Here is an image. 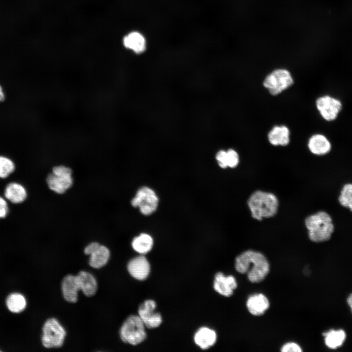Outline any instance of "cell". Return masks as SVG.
<instances>
[{
    "instance_id": "6da1fadb",
    "label": "cell",
    "mask_w": 352,
    "mask_h": 352,
    "mask_svg": "<svg viewBox=\"0 0 352 352\" xmlns=\"http://www.w3.org/2000/svg\"><path fill=\"white\" fill-rule=\"evenodd\" d=\"M235 268L238 272L246 274L251 282L256 283L266 277L269 271V264L262 253L249 250L236 257Z\"/></svg>"
},
{
    "instance_id": "7a4b0ae2",
    "label": "cell",
    "mask_w": 352,
    "mask_h": 352,
    "mask_svg": "<svg viewBox=\"0 0 352 352\" xmlns=\"http://www.w3.org/2000/svg\"><path fill=\"white\" fill-rule=\"evenodd\" d=\"M309 239L315 242L329 240L334 231L331 217L325 211H319L305 219Z\"/></svg>"
},
{
    "instance_id": "3957f363",
    "label": "cell",
    "mask_w": 352,
    "mask_h": 352,
    "mask_svg": "<svg viewBox=\"0 0 352 352\" xmlns=\"http://www.w3.org/2000/svg\"><path fill=\"white\" fill-rule=\"evenodd\" d=\"M247 204L252 217L258 220L274 216L279 205L278 200L273 194L259 190L250 196Z\"/></svg>"
},
{
    "instance_id": "277c9868",
    "label": "cell",
    "mask_w": 352,
    "mask_h": 352,
    "mask_svg": "<svg viewBox=\"0 0 352 352\" xmlns=\"http://www.w3.org/2000/svg\"><path fill=\"white\" fill-rule=\"evenodd\" d=\"M145 325L138 315L129 316L123 323L119 331L120 337L125 343L136 345L146 338Z\"/></svg>"
},
{
    "instance_id": "5b68a950",
    "label": "cell",
    "mask_w": 352,
    "mask_h": 352,
    "mask_svg": "<svg viewBox=\"0 0 352 352\" xmlns=\"http://www.w3.org/2000/svg\"><path fill=\"white\" fill-rule=\"evenodd\" d=\"M41 341L46 348H59L63 345L66 336V331L55 318L46 320L43 327Z\"/></svg>"
},
{
    "instance_id": "8992f818",
    "label": "cell",
    "mask_w": 352,
    "mask_h": 352,
    "mask_svg": "<svg viewBox=\"0 0 352 352\" xmlns=\"http://www.w3.org/2000/svg\"><path fill=\"white\" fill-rule=\"evenodd\" d=\"M46 182L51 191L58 194H64L73 184L71 170L64 165L54 167L52 173L47 176Z\"/></svg>"
},
{
    "instance_id": "52a82bcc",
    "label": "cell",
    "mask_w": 352,
    "mask_h": 352,
    "mask_svg": "<svg viewBox=\"0 0 352 352\" xmlns=\"http://www.w3.org/2000/svg\"><path fill=\"white\" fill-rule=\"evenodd\" d=\"M293 84L290 73L285 69H277L270 73L263 82L264 87L272 95H277Z\"/></svg>"
},
{
    "instance_id": "ba28073f",
    "label": "cell",
    "mask_w": 352,
    "mask_h": 352,
    "mask_svg": "<svg viewBox=\"0 0 352 352\" xmlns=\"http://www.w3.org/2000/svg\"><path fill=\"white\" fill-rule=\"evenodd\" d=\"M131 204L134 207H138L142 214L149 215L156 210L158 198L153 190L144 186L137 191Z\"/></svg>"
},
{
    "instance_id": "9c48e42d",
    "label": "cell",
    "mask_w": 352,
    "mask_h": 352,
    "mask_svg": "<svg viewBox=\"0 0 352 352\" xmlns=\"http://www.w3.org/2000/svg\"><path fill=\"white\" fill-rule=\"evenodd\" d=\"M316 106L321 116L328 121L335 120L342 107L339 100L329 95L319 97L316 101Z\"/></svg>"
},
{
    "instance_id": "30bf717a",
    "label": "cell",
    "mask_w": 352,
    "mask_h": 352,
    "mask_svg": "<svg viewBox=\"0 0 352 352\" xmlns=\"http://www.w3.org/2000/svg\"><path fill=\"white\" fill-rule=\"evenodd\" d=\"M156 305L154 301L148 300L141 304L138 308V316L145 327L149 329L158 327L162 323L160 313L154 311Z\"/></svg>"
},
{
    "instance_id": "8fae6325",
    "label": "cell",
    "mask_w": 352,
    "mask_h": 352,
    "mask_svg": "<svg viewBox=\"0 0 352 352\" xmlns=\"http://www.w3.org/2000/svg\"><path fill=\"white\" fill-rule=\"evenodd\" d=\"M127 269L133 278L138 280H144L149 275L150 265L146 257L138 256L129 261Z\"/></svg>"
},
{
    "instance_id": "7c38bea8",
    "label": "cell",
    "mask_w": 352,
    "mask_h": 352,
    "mask_svg": "<svg viewBox=\"0 0 352 352\" xmlns=\"http://www.w3.org/2000/svg\"><path fill=\"white\" fill-rule=\"evenodd\" d=\"M123 46L136 54L144 52L146 48V41L140 32L132 31L125 35L122 40Z\"/></svg>"
},
{
    "instance_id": "4fadbf2b",
    "label": "cell",
    "mask_w": 352,
    "mask_h": 352,
    "mask_svg": "<svg viewBox=\"0 0 352 352\" xmlns=\"http://www.w3.org/2000/svg\"><path fill=\"white\" fill-rule=\"evenodd\" d=\"M214 288L219 294L225 297L231 296L237 287V281L232 275L225 276L221 272H218L215 276Z\"/></svg>"
},
{
    "instance_id": "5bb4252c",
    "label": "cell",
    "mask_w": 352,
    "mask_h": 352,
    "mask_svg": "<svg viewBox=\"0 0 352 352\" xmlns=\"http://www.w3.org/2000/svg\"><path fill=\"white\" fill-rule=\"evenodd\" d=\"M61 289L66 301L76 303L78 300V292L80 290L77 276L71 274L66 276L62 280Z\"/></svg>"
},
{
    "instance_id": "9a60e30c",
    "label": "cell",
    "mask_w": 352,
    "mask_h": 352,
    "mask_svg": "<svg viewBox=\"0 0 352 352\" xmlns=\"http://www.w3.org/2000/svg\"><path fill=\"white\" fill-rule=\"evenodd\" d=\"M308 147L313 154L323 155L328 154L331 149L329 139L324 135L315 134L311 136L308 142Z\"/></svg>"
},
{
    "instance_id": "2e32d148",
    "label": "cell",
    "mask_w": 352,
    "mask_h": 352,
    "mask_svg": "<svg viewBox=\"0 0 352 352\" xmlns=\"http://www.w3.org/2000/svg\"><path fill=\"white\" fill-rule=\"evenodd\" d=\"M249 312L256 316L263 314L269 307L267 297L263 294H255L250 296L246 302Z\"/></svg>"
},
{
    "instance_id": "e0dca14e",
    "label": "cell",
    "mask_w": 352,
    "mask_h": 352,
    "mask_svg": "<svg viewBox=\"0 0 352 352\" xmlns=\"http://www.w3.org/2000/svg\"><path fill=\"white\" fill-rule=\"evenodd\" d=\"M80 289L84 294L88 297L93 296L97 290V282L94 276L90 273L81 271L76 275Z\"/></svg>"
},
{
    "instance_id": "ac0fdd59",
    "label": "cell",
    "mask_w": 352,
    "mask_h": 352,
    "mask_svg": "<svg viewBox=\"0 0 352 352\" xmlns=\"http://www.w3.org/2000/svg\"><path fill=\"white\" fill-rule=\"evenodd\" d=\"M268 140L274 146H286L290 141V132L286 126H274L268 133Z\"/></svg>"
},
{
    "instance_id": "d6986e66",
    "label": "cell",
    "mask_w": 352,
    "mask_h": 352,
    "mask_svg": "<svg viewBox=\"0 0 352 352\" xmlns=\"http://www.w3.org/2000/svg\"><path fill=\"white\" fill-rule=\"evenodd\" d=\"M217 340L216 332L209 328L202 327L195 333L194 341L201 349L205 350L213 346Z\"/></svg>"
},
{
    "instance_id": "ffe728a7",
    "label": "cell",
    "mask_w": 352,
    "mask_h": 352,
    "mask_svg": "<svg viewBox=\"0 0 352 352\" xmlns=\"http://www.w3.org/2000/svg\"><path fill=\"white\" fill-rule=\"evenodd\" d=\"M5 198L13 203L22 202L27 197L25 188L16 182H11L6 187L4 191Z\"/></svg>"
},
{
    "instance_id": "44dd1931",
    "label": "cell",
    "mask_w": 352,
    "mask_h": 352,
    "mask_svg": "<svg viewBox=\"0 0 352 352\" xmlns=\"http://www.w3.org/2000/svg\"><path fill=\"white\" fill-rule=\"evenodd\" d=\"M89 264L94 268H100L105 265L110 257V251L103 245H100L89 255Z\"/></svg>"
},
{
    "instance_id": "7402d4cb",
    "label": "cell",
    "mask_w": 352,
    "mask_h": 352,
    "mask_svg": "<svg viewBox=\"0 0 352 352\" xmlns=\"http://www.w3.org/2000/svg\"><path fill=\"white\" fill-rule=\"evenodd\" d=\"M153 239L149 234L142 233L134 238L132 242V248L141 254L149 252L152 248Z\"/></svg>"
},
{
    "instance_id": "603a6c76",
    "label": "cell",
    "mask_w": 352,
    "mask_h": 352,
    "mask_svg": "<svg viewBox=\"0 0 352 352\" xmlns=\"http://www.w3.org/2000/svg\"><path fill=\"white\" fill-rule=\"evenodd\" d=\"M26 300L23 295L19 293L10 294L6 300L8 309L12 312L19 313L26 307Z\"/></svg>"
},
{
    "instance_id": "cb8c5ba5",
    "label": "cell",
    "mask_w": 352,
    "mask_h": 352,
    "mask_svg": "<svg viewBox=\"0 0 352 352\" xmlns=\"http://www.w3.org/2000/svg\"><path fill=\"white\" fill-rule=\"evenodd\" d=\"M326 345L330 349H336L341 346L346 338V333L342 330H330L324 332Z\"/></svg>"
},
{
    "instance_id": "d4e9b609",
    "label": "cell",
    "mask_w": 352,
    "mask_h": 352,
    "mask_svg": "<svg viewBox=\"0 0 352 352\" xmlns=\"http://www.w3.org/2000/svg\"><path fill=\"white\" fill-rule=\"evenodd\" d=\"M340 205L349 209L352 213V183H347L343 185L338 197Z\"/></svg>"
},
{
    "instance_id": "484cf974",
    "label": "cell",
    "mask_w": 352,
    "mask_h": 352,
    "mask_svg": "<svg viewBox=\"0 0 352 352\" xmlns=\"http://www.w3.org/2000/svg\"><path fill=\"white\" fill-rule=\"evenodd\" d=\"M15 169V164L12 160L5 156H0V178L7 177L14 172Z\"/></svg>"
},
{
    "instance_id": "4316f807",
    "label": "cell",
    "mask_w": 352,
    "mask_h": 352,
    "mask_svg": "<svg viewBox=\"0 0 352 352\" xmlns=\"http://www.w3.org/2000/svg\"><path fill=\"white\" fill-rule=\"evenodd\" d=\"M227 166L235 168L239 164V156L236 151L230 149L226 151Z\"/></svg>"
},
{
    "instance_id": "83f0119b",
    "label": "cell",
    "mask_w": 352,
    "mask_h": 352,
    "mask_svg": "<svg viewBox=\"0 0 352 352\" xmlns=\"http://www.w3.org/2000/svg\"><path fill=\"white\" fill-rule=\"evenodd\" d=\"M216 159L220 167L222 168L228 167L226 151L224 150L219 151L216 154Z\"/></svg>"
},
{
    "instance_id": "f1b7e54d",
    "label": "cell",
    "mask_w": 352,
    "mask_h": 352,
    "mask_svg": "<svg viewBox=\"0 0 352 352\" xmlns=\"http://www.w3.org/2000/svg\"><path fill=\"white\" fill-rule=\"evenodd\" d=\"M302 351L300 346L294 342L286 343L281 348V352H301Z\"/></svg>"
},
{
    "instance_id": "f546056e",
    "label": "cell",
    "mask_w": 352,
    "mask_h": 352,
    "mask_svg": "<svg viewBox=\"0 0 352 352\" xmlns=\"http://www.w3.org/2000/svg\"><path fill=\"white\" fill-rule=\"evenodd\" d=\"M8 212V207L5 200L0 197V218H5Z\"/></svg>"
},
{
    "instance_id": "4dcf8cb0",
    "label": "cell",
    "mask_w": 352,
    "mask_h": 352,
    "mask_svg": "<svg viewBox=\"0 0 352 352\" xmlns=\"http://www.w3.org/2000/svg\"><path fill=\"white\" fill-rule=\"evenodd\" d=\"M100 244L97 242H92L88 244L84 248V251L86 255H89L95 249H96Z\"/></svg>"
},
{
    "instance_id": "1f68e13d",
    "label": "cell",
    "mask_w": 352,
    "mask_h": 352,
    "mask_svg": "<svg viewBox=\"0 0 352 352\" xmlns=\"http://www.w3.org/2000/svg\"><path fill=\"white\" fill-rule=\"evenodd\" d=\"M5 95L2 88L0 85V102H2L4 100Z\"/></svg>"
},
{
    "instance_id": "d6a6232c",
    "label": "cell",
    "mask_w": 352,
    "mask_h": 352,
    "mask_svg": "<svg viewBox=\"0 0 352 352\" xmlns=\"http://www.w3.org/2000/svg\"><path fill=\"white\" fill-rule=\"evenodd\" d=\"M347 302L352 310V293L348 298Z\"/></svg>"
}]
</instances>
